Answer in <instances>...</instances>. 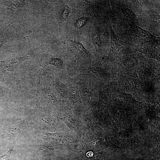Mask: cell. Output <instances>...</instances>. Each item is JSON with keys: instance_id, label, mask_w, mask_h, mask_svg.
<instances>
[{"instance_id": "6da1fadb", "label": "cell", "mask_w": 160, "mask_h": 160, "mask_svg": "<svg viewBox=\"0 0 160 160\" xmlns=\"http://www.w3.org/2000/svg\"><path fill=\"white\" fill-rule=\"evenodd\" d=\"M111 36V46L108 55L109 58L113 59L119 50L123 46V43L119 39L113 30L111 25H108Z\"/></svg>"}, {"instance_id": "7a4b0ae2", "label": "cell", "mask_w": 160, "mask_h": 160, "mask_svg": "<svg viewBox=\"0 0 160 160\" xmlns=\"http://www.w3.org/2000/svg\"><path fill=\"white\" fill-rule=\"evenodd\" d=\"M22 129L21 124L5 127L3 130L2 136L7 139L13 138L20 132Z\"/></svg>"}, {"instance_id": "3957f363", "label": "cell", "mask_w": 160, "mask_h": 160, "mask_svg": "<svg viewBox=\"0 0 160 160\" xmlns=\"http://www.w3.org/2000/svg\"><path fill=\"white\" fill-rule=\"evenodd\" d=\"M138 51L144 54L148 58L155 59L159 60V57L158 54L154 51L147 48H140L138 49Z\"/></svg>"}, {"instance_id": "277c9868", "label": "cell", "mask_w": 160, "mask_h": 160, "mask_svg": "<svg viewBox=\"0 0 160 160\" xmlns=\"http://www.w3.org/2000/svg\"><path fill=\"white\" fill-rule=\"evenodd\" d=\"M92 43L97 49H100L101 45V41L98 29L96 30L92 36Z\"/></svg>"}, {"instance_id": "5b68a950", "label": "cell", "mask_w": 160, "mask_h": 160, "mask_svg": "<svg viewBox=\"0 0 160 160\" xmlns=\"http://www.w3.org/2000/svg\"><path fill=\"white\" fill-rule=\"evenodd\" d=\"M62 134L58 133H48L46 135L48 139L52 143L56 144L61 140L63 136Z\"/></svg>"}, {"instance_id": "8992f818", "label": "cell", "mask_w": 160, "mask_h": 160, "mask_svg": "<svg viewBox=\"0 0 160 160\" xmlns=\"http://www.w3.org/2000/svg\"><path fill=\"white\" fill-rule=\"evenodd\" d=\"M71 41L73 44V46L76 49L83 54L88 55L87 50L81 43L79 41H76L73 38H71Z\"/></svg>"}, {"instance_id": "52a82bcc", "label": "cell", "mask_w": 160, "mask_h": 160, "mask_svg": "<svg viewBox=\"0 0 160 160\" xmlns=\"http://www.w3.org/2000/svg\"><path fill=\"white\" fill-rule=\"evenodd\" d=\"M56 89L59 94L63 97H66L68 94V89L65 85L60 82H58L56 86Z\"/></svg>"}, {"instance_id": "ba28073f", "label": "cell", "mask_w": 160, "mask_h": 160, "mask_svg": "<svg viewBox=\"0 0 160 160\" xmlns=\"http://www.w3.org/2000/svg\"><path fill=\"white\" fill-rule=\"evenodd\" d=\"M14 146L13 144L9 146V149L7 152L5 154L0 156V160H9L10 155Z\"/></svg>"}, {"instance_id": "9c48e42d", "label": "cell", "mask_w": 160, "mask_h": 160, "mask_svg": "<svg viewBox=\"0 0 160 160\" xmlns=\"http://www.w3.org/2000/svg\"><path fill=\"white\" fill-rule=\"evenodd\" d=\"M47 63V65H53L57 67H60L62 66L63 62V60L60 59L55 58L51 59Z\"/></svg>"}, {"instance_id": "30bf717a", "label": "cell", "mask_w": 160, "mask_h": 160, "mask_svg": "<svg viewBox=\"0 0 160 160\" xmlns=\"http://www.w3.org/2000/svg\"><path fill=\"white\" fill-rule=\"evenodd\" d=\"M71 11V9L67 5L65 6L62 13V18L63 21H65L67 19Z\"/></svg>"}, {"instance_id": "8fae6325", "label": "cell", "mask_w": 160, "mask_h": 160, "mask_svg": "<svg viewBox=\"0 0 160 160\" xmlns=\"http://www.w3.org/2000/svg\"><path fill=\"white\" fill-rule=\"evenodd\" d=\"M87 19L85 17H83L77 20L74 25L77 28H80L83 26L86 23Z\"/></svg>"}, {"instance_id": "7c38bea8", "label": "cell", "mask_w": 160, "mask_h": 160, "mask_svg": "<svg viewBox=\"0 0 160 160\" xmlns=\"http://www.w3.org/2000/svg\"><path fill=\"white\" fill-rule=\"evenodd\" d=\"M42 120L49 125H52L54 122V119L51 116L47 115H44L42 117Z\"/></svg>"}, {"instance_id": "4fadbf2b", "label": "cell", "mask_w": 160, "mask_h": 160, "mask_svg": "<svg viewBox=\"0 0 160 160\" xmlns=\"http://www.w3.org/2000/svg\"><path fill=\"white\" fill-rule=\"evenodd\" d=\"M61 119L65 122L70 128H73V127L75 126V123L71 118L68 116H66L63 119Z\"/></svg>"}, {"instance_id": "5bb4252c", "label": "cell", "mask_w": 160, "mask_h": 160, "mask_svg": "<svg viewBox=\"0 0 160 160\" xmlns=\"http://www.w3.org/2000/svg\"><path fill=\"white\" fill-rule=\"evenodd\" d=\"M136 83L135 80H129L127 81L126 84L128 85V86L129 89H133L136 87Z\"/></svg>"}, {"instance_id": "9a60e30c", "label": "cell", "mask_w": 160, "mask_h": 160, "mask_svg": "<svg viewBox=\"0 0 160 160\" xmlns=\"http://www.w3.org/2000/svg\"><path fill=\"white\" fill-rule=\"evenodd\" d=\"M87 156L88 157H91L93 155V153L92 152H91V151H90V152H88V153H87Z\"/></svg>"}]
</instances>
